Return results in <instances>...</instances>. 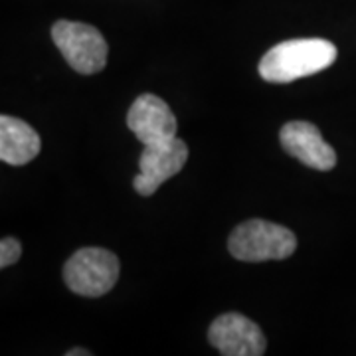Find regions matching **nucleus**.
I'll list each match as a JSON object with an SVG mask.
<instances>
[{
	"mask_svg": "<svg viewBox=\"0 0 356 356\" xmlns=\"http://www.w3.org/2000/svg\"><path fill=\"white\" fill-rule=\"evenodd\" d=\"M337 48L329 40L299 38L281 42L259 62V76L269 83H291L331 67Z\"/></svg>",
	"mask_w": 356,
	"mask_h": 356,
	"instance_id": "1",
	"label": "nucleus"
},
{
	"mask_svg": "<svg viewBox=\"0 0 356 356\" xmlns=\"http://www.w3.org/2000/svg\"><path fill=\"white\" fill-rule=\"evenodd\" d=\"M229 254L240 261H269L287 259L297 250V238L291 229L267 222L248 220L229 234Z\"/></svg>",
	"mask_w": 356,
	"mask_h": 356,
	"instance_id": "2",
	"label": "nucleus"
},
{
	"mask_svg": "<svg viewBox=\"0 0 356 356\" xmlns=\"http://www.w3.org/2000/svg\"><path fill=\"white\" fill-rule=\"evenodd\" d=\"M51 40L77 74L93 76L107 65V42L91 24L60 20L51 26Z\"/></svg>",
	"mask_w": 356,
	"mask_h": 356,
	"instance_id": "3",
	"label": "nucleus"
},
{
	"mask_svg": "<svg viewBox=\"0 0 356 356\" xmlns=\"http://www.w3.org/2000/svg\"><path fill=\"white\" fill-rule=\"evenodd\" d=\"M119 280V259L103 248H81L64 266V281L70 291L81 297H103Z\"/></svg>",
	"mask_w": 356,
	"mask_h": 356,
	"instance_id": "4",
	"label": "nucleus"
},
{
	"mask_svg": "<svg viewBox=\"0 0 356 356\" xmlns=\"http://www.w3.org/2000/svg\"><path fill=\"white\" fill-rule=\"evenodd\" d=\"M188 159V147L178 137L145 145L139 159V175L133 180L135 191L140 196H153L159 186L182 170Z\"/></svg>",
	"mask_w": 356,
	"mask_h": 356,
	"instance_id": "5",
	"label": "nucleus"
},
{
	"mask_svg": "<svg viewBox=\"0 0 356 356\" xmlns=\"http://www.w3.org/2000/svg\"><path fill=\"white\" fill-rule=\"evenodd\" d=\"M208 339L224 356H261L267 346L261 329L240 313L218 317L210 325Z\"/></svg>",
	"mask_w": 356,
	"mask_h": 356,
	"instance_id": "6",
	"label": "nucleus"
},
{
	"mask_svg": "<svg viewBox=\"0 0 356 356\" xmlns=\"http://www.w3.org/2000/svg\"><path fill=\"white\" fill-rule=\"evenodd\" d=\"M127 127L143 145H154L177 137V117L170 107L153 93L135 99L127 113Z\"/></svg>",
	"mask_w": 356,
	"mask_h": 356,
	"instance_id": "7",
	"label": "nucleus"
},
{
	"mask_svg": "<svg viewBox=\"0 0 356 356\" xmlns=\"http://www.w3.org/2000/svg\"><path fill=\"white\" fill-rule=\"evenodd\" d=\"M280 139L281 147L309 168L327 172L337 165L334 149L323 139L321 131L313 123L291 121V123L283 125Z\"/></svg>",
	"mask_w": 356,
	"mask_h": 356,
	"instance_id": "8",
	"label": "nucleus"
},
{
	"mask_svg": "<svg viewBox=\"0 0 356 356\" xmlns=\"http://www.w3.org/2000/svg\"><path fill=\"white\" fill-rule=\"evenodd\" d=\"M42 140L40 135L24 123L10 115L0 117V159L13 166L32 163L40 154Z\"/></svg>",
	"mask_w": 356,
	"mask_h": 356,
	"instance_id": "9",
	"label": "nucleus"
},
{
	"mask_svg": "<svg viewBox=\"0 0 356 356\" xmlns=\"http://www.w3.org/2000/svg\"><path fill=\"white\" fill-rule=\"evenodd\" d=\"M22 255V245L20 242H16L14 238H2L0 242V267L6 269V267L14 266Z\"/></svg>",
	"mask_w": 356,
	"mask_h": 356,
	"instance_id": "10",
	"label": "nucleus"
},
{
	"mask_svg": "<svg viewBox=\"0 0 356 356\" xmlns=\"http://www.w3.org/2000/svg\"><path fill=\"white\" fill-rule=\"evenodd\" d=\"M65 355H67V356H79V355L89 356L91 353H89V350H86V348H72V350H67Z\"/></svg>",
	"mask_w": 356,
	"mask_h": 356,
	"instance_id": "11",
	"label": "nucleus"
}]
</instances>
